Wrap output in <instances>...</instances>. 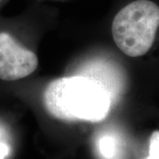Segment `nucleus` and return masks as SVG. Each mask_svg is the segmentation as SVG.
<instances>
[{
	"label": "nucleus",
	"mask_w": 159,
	"mask_h": 159,
	"mask_svg": "<svg viewBox=\"0 0 159 159\" xmlns=\"http://www.w3.org/2000/svg\"><path fill=\"white\" fill-rule=\"evenodd\" d=\"M43 102L53 117L62 120L102 121L111 109V97L99 82L86 76L54 80L46 87Z\"/></svg>",
	"instance_id": "obj_1"
},
{
	"label": "nucleus",
	"mask_w": 159,
	"mask_h": 159,
	"mask_svg": "<svg viewBox=\"0 0 159 159\" xmlns=\"http://www.w3.org/2000/svg\"><path fill=\"white\" fill-rule=\"evenodd\" d=\"M158 28V5L153 0H133L114 16L111 33L120 51L136 57L150 50Z\"/></svg>",
	"instance_id": "obj_2"
},
{
	"label": "nucleus",
	"mask_w": 159,
	"mask_h": 159,
	"mask_svg": "<svg viewBox=\"0 0 159 159\" xmlns=\"http://www.w3.org/2000/svg\"><path fill=\"white\" fill-rule=\"evenodd\" d=\"M38 66V58L12 34L0 29V80L12 82L28 77Z\"/></svg>",
	"instance_id": "obj_3"
},
{
	"label": "nucleus",
	"mask_w": 159,
	"mask_h": 159,
	"mask_svg": "<svg viewBox=\"0 0 159 159\" xmlns=\"http://www.w3.org/2000/svg\"><path fill=\"white\" fill-rule=\"evenodd\" d=\"M115 141L110 136L102 137L100 140V151L105 158H111L115 154Z\"/></svg>",
	"instance_id": "obj_4"
},
{
	"label": "nucleus",
	"mask_w": 159,
	"mask_h": 159,
	"mask_svg": "<svg viewBox=\"0 0 159 159\" xmlns=\"http://www.w3.org/2000/svg\"><path fill=\"white\" fill-rule=\"evenodd\" d=\"M146 159H159V131H155L149 140V154Z\"/></svg>",
	"instance_id": "obj_5"
},
{
	"label": "nucleus",
	"mask_w": 159,
	"mask_h": 159,
	"mask_svg": "<svg viewBox=\"0 0 159 159\" xmlns=\"http://www.w3.org/2000/svg\"><path fill=\"white\" fill-rule=\"evenodd\" d=\"M10 153L9 145L4 142H0V159H5Z\"/></svg>",
	"instance_id": "obj_6"
},
{
	"label": "nucleus",
	"mask_w": 159,
	"mask_h": 159,
	"mask_svg": "<svg viewBox=\"0 0 159 159\" xmlns=\"http://www.w3.org/2000/svg\"><path fill=\"white\" fill-rule=\"evenodd\" d=\"M6 0H0V6H2V5H3V4H4V3H5V2H6Z\"/></svg>",
	"instance_id": "obj_7"
}]
</instances>
